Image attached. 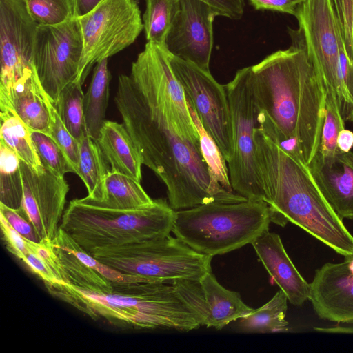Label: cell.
Segmentation results:
<instances>
[{
    "label": "cell",
    "mask_w": 353,
    "mask_h": 353,
    "mask_svg": "<svg viewBox=\"0 0 353 353\" xmlns=\"http://www.w3.org/2000/svg\"><path fill=\"white\" fill-rule=\"evenodd\" d=\"M345 128L336 96L330 92L325 96V113L319 150L324 154H333L339 149L336 140L339 132Z\"/></svg>",
    "instance_id": "836d02e7"
},
{
    "label": "cell",
    "mask_w": 353,
    "mask_h": 353,
    "mask_svg": "<svg viewBox=\"0 0 353 353\" xmlns=\"http://www.w3.org/2000/svg\"><path fill=\"white\" fill-rule=\"evenodd\" d=\"M294 17L309 57L321 77L325 91L336 98L344 120L353 116V99L342 79L339 50L342 41L332 0H305Z\"/></svg>",
    "instance_id": "ba28073f"
},
{
    "label": "cell",
    "mask_w": 353,
    "mask_h": 353,
    "mask_svg": "<svg viewBox=\"0 0 353 353\" xmlns=\"http://www.w3.org/2000/svg\"><path fill=\"white\" fill-rule=\"evenodd\" d=\"M314 330L321 332L353 334V326L336 325L331 327H314Z\"/></svg>",
    "instance_id": "f6af8a7d"
},
{
    "label": "cell",
    "mask_w": 353,
    "mask_h": 353,
    "mask_svg": "<svg viewBox=\"0 0 353 353\" xmlns=\"http://www.w3.org/2000/svg\"><path fill=\"white\" fill-rule=\"evenodd\" d=\"M179 2V0H145L143 23L147 42L163 46Z\"/></svg>",
    "instance_id": "f546056e"
},
{
    "label": "cell",
    "mask_w": 353,
    "mask_h": 353,
    "mask_svg": "<svg viewBox=\"0 0 353 353\" xmlns=\"http://www.w3.org/2000/svg\"><path fill=\"white\" fill-rule=\"evenodd\" d=\"M217 16L202 0H179L163 47L169 54L210 72L213 21Z\"/></svg>",
    "instance_id": "9a60e30c"
},
{
    "label": "cell",
    "mask_w": 353,
    "mask_h": 353,
    "mask_svg": "<svg viewBox=\"0 0 353 353\" xmlns=\"http://www.w3.org/2000/svg\"><path fill=\"white\" fill-rule=\"evenodd\" d=\"M97 141L111 170L141 181L142 159L123 123L106 120Z\"/></svg>",
    "instance_id": "44dd1931"
},
{
    "label": "cell",
    "mask_w": 353,
    "mask_h": 353,
    "mask_svg": "<svg viewBox=\"0 0 353 353\" xmlns=\"http://www.w3.org/2000/svg\"><path fill=\"white\" fill-rule=\"evenodd\" d=\"M99 201L112 208L134 209L148 206L154 199L146 193L141 182L110 170L105 179L104 199Z\"/></svg>",
    "instance_id": "484cf974"
},
{
    "label": "cell",
    "mask_w": 353,
    "mask_h": 353,
    "mask_svg": "<svg viewBox=\"0 0 353 353\" xmlns=\"http://www.w3.org/2000/svg\"><path fill=\"white\" fill-rule=\"evenodd\" d=\"M259 261L288 301L301 306L308 299L310 283L288 256L279 234L268 232L252 243Z\"/></svg>",
    "instance_id": "d6986e66"
},
{
    "label": "cell",
    "mask_w": 353,
    "mask_h": 353,
    "mask_svg": "<svg viewBox=\"0 0 353 353\" xmlns=\"http://www.w3.org/2000/svg\"><path fill=\"white\" fill-rule=\"evenodd\" d=\"M225 86L232 125L233 157L228 163L231 186L247 199L264 201L254 138L259 109L250 82V66L239 70Z\"/></svg>",
    "instance_id": "9c48e42d"
},
{
    "label": "cell",
    "mask_w": 353,
    "mask_h": 353,
    "mask_svg": "<svg viewBox=\"0 0 353 353\" xmlns=\"http://www.w3.org/2000/svg\"><path fill=\"white\" fill-rule=\"evenodd\" d=\"M209 4L218 16L240 19L245 8L244 0H202Z\"/></svg>",
    "instance_id": "ab89813d"
},
{
    "label": "cell",
    "mask_w": 353,
    "mask_h": 353,
    "mask_svg": "<svg viewBox=\"0 0 353 353\" xmlns=\"http://www.w3.org/2000/svg\"><path fill=\"white\" fill-rule=\"evenodd\" d=\"M32 17L39 25L53 26L74 17L72 0H25Z\"/></svg>",
    "instance_id": "d6a6232c"
},
{
    "label": "cell",
    "mask_w": 353,
    "mask_h": 353,
    "mask_svg": "<svg viewBox=\"0 0 353 353\" xmlns=\"http://www.w3.org/2000/svg\"><path fill=\"white\" fill-rule=\"evenodd\" d=\"M345 52L353 62V0H332Z\"/></svg>",
    "instance_id": "d590c367"
},
{
    "label": "cell",
    "mask_w": 353,
    "mask_h": 353,
    "mask_svg": "<svg viewBox=\"0 0 353 353\" xmlns=\"http://www.w3.org/2000/svg\"><path fill=\"white\" fill-rule=\"evenodd\" d=\"M31 135L43 167L61 176L69 172L75 174L70 160L50 135L34 130H32Z\"/></svg>",
    "instance_id": "1f68e13d"
},
{
    "label": "cell",
    "mask_w": 353,
    "mask_h": 353,
    "mask_svg": "<svg viewBox=\"0 0 353 353\" xmlns=\"http://www.w3.org/2000/svg\"><path fill=\"white\" fill-rule=\"evenodd\" d=\"M82 83L74 80L61 91L54 104L64 125L79 142L88 133L84 118Z\"/></svg>",
    "instance_id": "f1b7e54d"
},
{
    "label": "cell",
    "mask_w": 353,
    "mask_h": 353,
    "mask_svg": "<svg viewBox=\"0 0 353 353\" xmlns=\"http://www.w3.org/2000/svg\"><path fill=\"white\" fill-rule=\"evenodd\" d=\"M350 121H353V117H352V119H351V120H350Z\"/></svg>",
    "instance_id": "7dc6e473"
},
{
    "label": "cell",
    "mask_w": 353,
    "mask_h": 353,
    "mask_svg": "<svg viewBox=\"0 0 353 353\" xmlns=\"http://www.w3.org/2000/svg\"><path fill=\"white\" fill-rule=\"evenodd\" d=\"M290 1H293L296 4L299 5V3H302L305 0H290Z\"/></svg>",
    "instance_id": "bcb514c9"
},
{
    "label": "cell",
    "mask_w": 353,
    "mask_h": 353,
    "mask_svg": "<svg viewBox=\"0 0 353 353\" xmlns=\"http://www.w3.org/2000/svg\"><path fill=\"white\" fill-rule=\"evenodd\" d=\"M53 296L93 320L103 319L125 329L188 332L201 326L199 319L171 283H112L108 293H96L68 283L45 285Z\"/></svg>",
    "instance_id": "277c9868"
},
{
    "label": "cell",
    "mask_w": 353,
    "mask_h": 353,
    "mask_svg": "<svg viewBox=\"0 0 353 353\" xmlns=\"http://www.w3.org/2000/svg\"><path fill=\"white\" fill-rule=\"evenodd\" d=\"M23 193L18 210L34 226L39 239L52 241L59 228L69 185L64 176L45 167L35 170L20 161Z\"/></svg>",
    "instance_id": "5bb4252c"
},
{
    "label": "cell",
    "mask_w": 353,
    "mask_h": 353,
    "mask_svg": "<svg viewBox=\"0 0 353 353\" xmlns=\"http://www.w3.org/2000/svg\"><path fill=\"white\" fill-rule=\"evenodd\" d=\"M340 69L343 83L353 99V62L348 57L341 41L339 50Z\"/></svg>",
    "instance_id": "b9f144b4"
},
{
    "label": "cell",
    "mask_w": 353,
    "mask_h": 353,
    "mask_svg": "<svg viewBox=\"0 0 353 353\" xmlns=\"http://www.w3.org/2000/svg\"><path fill=\"white\" fill-rule=\"evenodd\" d=\"M103 0H72L74 14L80 17L92 10Z\"/></svg>",
    "instance_id": "7bdbcfd3"
},
{
    "label": "cell",
    "mask_w": 353,
    "mask_h": 353,
    "mask_svg": "<svg viewBox=\"0 0 353 353\" xmlns=\"http://www.w3.org/2000/svg\"><path fill=\"white\" fill-rule=\"evenodd\" d=\"M21 261L35 275L39 276L44 282L45 285L65 283L63 278L33 250L30 249V252L24 256Z\"/></svg>",
    "instance_id": "8d00e7d4"
},
{
    "label": "cell",
    "mask_w": 353,
    "mask_h": 353,
    "mask_svg": "<svg viewBox=\"0 0 353 353\" xmlns=\"http://www.w3.org/2000/svg\"><path fill=\"white\" fill-rule=\"evenodd\" d=\"M110 73L108 59L97 63L90 85L84 94L83 108L88 134L98 141L105 120L110 95Z\"/></svg>",
    "instance_id": "603a6c76"
},
{
    "label": "cell",
    "mask_w": 353,
    "mask_h": 353,
    "mask_svg": "<svg viewBox=\"0 0 353 353\" xmlns=\"http://www.w3.org/2000/svg\"><path fill=\"white\" fill-rule=\"evenodd\" d=\"M38 26L25 0H0V92L7 94L32 70Z\"/></svg>",
    "instance_id": "4fadbf2b"
},
{
    "label": "cell",
    "mask_w": 353,
    "mask_h": 353,
    "mask_svg": "<svg viewBox=\"0 0 353 353\" xmlns=\"http://www.w3.org/2000/svg\"><path fill=\"white\" fill-rule=\"evenodd\" d=\"M0 141L35 170L43 166L32 139V130L19 118L9 100L0 94Z\"/></svg>",
    "instance_id": "7402d4cb"
},
{
    "label": "cell",
    "mask_w": 353,
    "mask_h": 353,
    "mask_svg": "<svg viewBox=\"0 0 353 353\" xmlns=\"http://www.w3.org/2000/svg\"><path fill=\"white\" fill-rule=\"evenodd\" d=\"M255 155L270 221L290 222L336 253L353 256V236L327 202L307 165L272 141L256 127Z\"/></svg>",
    "instance_id": "3957f363"
},
{
    "label": "cell",
    "mask_w": 353,
    "mask_h": 353,
    "mask_svg": "<svg viewBox=\"0 0 353 353\" xmlns=\"http://www.w3.org/2000/svg\"><path fill=\"white\" fill-rule=\"evenodd\" d=\"M288 301L285 293L279 290L264 305L239 319L241 330L257 333L288 331V323L285 320Z\"/></svg>",
    "instance_id": "4316f807"
},
{
    "label": "cell",
    "mask_w": 353,
    "mask_h": 353,
    "mask_svg": "<svg viewBox=\"0 0 353 353\" xmlns=\"http://www.w3.org/2000/svg\"><path fill=\"white\" fill-rule=\"evenodd\" d=\"M50 126L49 135L61 148L78 174L79 164V142L71 134L62 121L52 101L50 103Z\"/></svg>",
    "instance_id": "e575fe53"
},
{
    "label": "cell",
    "mask_w": 353,
    "mask_h": 353,
    "mask_svg": "<svg viewBox=\"0 0 353 353\" xmlns=\"http://www.w3.org/2000/svg\"><path fill=\"white\" fill-rule=\"evenodd\" d=\"M65 283L96 293H108L112 283L82 261L72 252L52 240Z\"/></svg>",
    "instance_id": "d4e9b609"
},
{
    "label": "cell",
    "mask_w": 353,
    "mask_h": 353,
    "mask_svg": "<svg viewBox=\"0 0 353 353\" xmlns=\"http://www.w3.org/2000/svg\"><path fill=\"white\" fill-rule=\"evenodd\" d=\"M171 284L196 315L201 326L221 330L254 310L243 303L239 293L222 286L212 271L199 280H181Z\"/></svg>",
    "instance_id": "2e32d148"
},
{
    "label": "cell",
    "mask_w": 353,
    "mask_h": 353,
    "mask_svg": "<svg viewBox=\"0 0 353 353\" xmlns=\"http://www.w3.org/2000/svg\"><path fill=\"white\" fill-rule=\"evenodd\" d=\"M114 103L143 165L165 184L174 210L246 200L213 179L200 145L189 140L194 138V125L163 50L138 54L130 73L119 76Z\"/></svg>",
    "instance_id": "6da1fadb"
},
{
    "label": "cell",
    "mask_w": 353,
    "mask_h": 353,
    "mask_svg": "<svg viewBox=\"0 0 353 353\" xmlns=\"http://www.w3.org/2000/svg\"><path fill=\"white\" fill-rule=\"evenodd\" d=\"M187 103L199 134L200 147L203 157L208 165L212 177L226 190L234 192L230 184L228 168L225 159L216 142L204 129L194 110L188 102Z\"/></svg>",
    "instance_id": "4dcf8cb0"
},
{
    "label": "cell",
    "mask_w": 353,
    "mask_h": 353,
    "mask_svg": "<svg viewBox=\"0 0 353 353\" xmlns=\"http://www.w3.org/2000/svg\"><path fill=\"white\" fill-rule=\"evenodd\" d=\"M18 155L0 141V203L14 210L21 207L23 178Z\"/></svg>",
    "instance_id": "83f0119b"
},
{
    "label": "cell",
    "mask_w": 353,
    "mask_h": 353,
    "mask_svg": "<svg viewBox=\"0 0 353 353\" xmlns=\"http://www.w3.org/2000/svg\"><path fill=\"white\" fill-rule=\"evenodd\" d=\"M0 214L27 240L35 243L41 241L32 224L18 210L12 209L0 203Z\"/></svg>",
    "instance_id": "74e56055"
},
{
    "label": "cell",
    "mask_w": 353,
    "mask_h": 353,
    "mask_svg": "<svg viewBox=\"0 0 353 353\" xmlns=\"http://www.w3.org/2000/svg\"><path fill=\"white\" fill-rule=\"evenodd\" d=\"M258 10H272L295 15L297 4L290 0H249Z\"/></svg>",
    "instance_id": "60d3db41"
},
{
    "label": "cell",
    "mask_w": 353,
    "mask_h": 353,
    "mask_svg": "<svg viewBox=\"0 0 353 353\" xmlns=\"http://www.w3.org/2000/svg\"><path fill=\"white\" fill-rule=\"evenodd\" d=\"M171 68L183 87L187 102L217 144L227 163L233 157L232 125L225 85L198 66L168 52Z\"/></svg>",
    "instance_id": "8fae6325"
},
{
    "label": "cell",
    "mask_w": 353,
    "mask_h": 353,
    "mask_svg": "<svg viewBox=\"0 0 353 353\" xmlns=\"http://www.w3.org/2000/svg\"><path fill=\"white\" fill-rule=\"evenodd\" d=\"M288 30L290 47L250 66V77L259 110L283 137L299 143L307 165L321 143L326 91L301 36Z\"/></svg>",
    "instance_id": "7a4b0ae2"
},
{
    "label": "cell",
    "mask_w": 353,
    "mask_h": 353,
    "mask_svg": "<svg viewBox=\"0 0 353 353\" xmlns=\"http://www.w3.org/2000/svg\"><path fill=\"white\" fill-rule=\"evenodd\" d=\"M176 210L164 199L145 207L118 209L88 196L70 201L59 225L90 254L165 237L172 232Z\"/></svg>",
    "instance_id": "5b68a950"
},
{
    "label": "cell",
    "mask_w": 353,
    "mask_h": 353,
    "mask_svg": "<svg viewBox=\"0 0 353 353\" xmlns=\"http://www.w3.org/2000/svg\"><path fill=\"white\" fill-rule=\"evenodd\" d=\"M0 219L3 239L6 248L16 258L21 261L30 252L29 240L18 233L1 214Z\"/></svg>",
    "instance_id": "f35d334b"
},
{
    "label": "cell",
    "mask_w": 353,
    "mask_h": 353,
    "mask_svg": "<svg viewBox=\"0 0 353 353\" xmlns=\"http://www.w3.org/2000/svg\"><path fill=\"white\" fill-rule=\"evenodd\" d=\"M336 143L338 148L344 152H348L353 148V132L343 129L338 135Z\"/></svg>",
    "instance_id": "ee69618b"
},
{
    "label": "cell",
    "mask_w": 353,
    "mask_h": 353,
    "mask_svg": "<svg viewBox=\"0 0 353 353\" xmlns=\"http://www.w3.org/2000/svg\"><path fill=\"white\" fill-rule=\"evenodd\" d=\"M307 167L335 213L353 220V152L324 154L318 150Z\"/></svg>",
    "instance_id": "ac0fdd59"
},
{
    "label": "cell",
    "mask_w": 353,
    "mask_h": 353,
    "mask_svg": "<svg viewBox=\"0 0 353 353\" xmlns=\"http://www.w3.org/2000/svg\"><path fill=\"white\" fill-rule=\"evenodd\" d=\"M308 299L316 315L336 323H353V271L347 260L326 263L315 271Z\"/></svg>",
    "instance_id": "e0dca14e"
},
{
    "label": "cell",
    "mask_w": 353,
    "mask_h": 353,
    "mask_svg": "<svg viewBox=\"0 0 353 353\" xmlns=\"http://www.w3.org/2000/svg\"><path fill=\"white\" fill-rule=\"evenodd\" d=\"M77 18L83 50L75 80L82 84L94 64L133 43L143 30L135 0H103L92 10Z\"/></svg>",
    "instance_id": "30bf717a"
},
{
    "label": "cell",
    "mask_w": 353,
    "mask_h": 353,
    "mask_svg": "<svg viewBox=\"0 0 353 353\" xmlns=\"http://www.w3.org/2000/svg\"><path fill=\"white\" fill-rule=\"evenodd\" d=\"M103 263L145 282L172 283L199 280L212 271V256L199 253L176 237L163 238L104 250L92 254Z\"/></svg>",
    "instance_id": "52a82bcc"
},
{
    "label": "cell",
    "mask_w": 353,
    "mask_h": 353,
    "mask_svg": "<svg viewBox=\"0 0 353 353\" xmlns=\"http://www.w3.org/2000/svg\"><path fill=\"white\" fill-rule=\"evenodd\" d=\"M82 50L83 39L77 17L57 25L38 26L33 65L53 104L62 89L77 78Z\"/></svg>",
    "instance_id": "7c38bea8"
},
{
    "label": "cell",
    "mask_w": 353,
    "mask_h": 353,
    "mask_svg": "<svg viewBox=\"0 0 353 353\" xmlns=\"http://www.w3.org/2000/svg\"><path fill=\"white\" fill-rule=\"evenodd\" d=\"M111 167L98 141L88 134L79 141V164L77 175L83 181L88 196L94 200L104 199L105 179Z\"/></svg>",
    "instance_id": "cb8c5ba5"
},
{
    "label": "cell",
    "mask_w": 353,
    "mask_h": 353,
    "mask_svg": "<svg viewBox=\"0 0 353 353\" xmlns=\"http://www.w3.org/2000/svg\"><path fill=\"white\" fill-rule=\"evenodd\" d=\"M270 222L263 201L213 202L176 210L172 232L194 251L214 256L252 244L269 232Z\"/></svg>",
    "instance_id": "8992f818"
},
{
    "label": "cell",
    "mask_w": 353,
    "mask_h": 353,
    "mask_svg": "<svg viewBox=\"0 0 353 353\" xmlns=\"http://www.w3.org/2000/svg\"><path fill=\"white\" fill-rule=\"evenodd\" d=\"M0 94L9 100L17 115L32 130L49 135L51 99L42 87L34 65L7 94Z\"/></svg>",
    "instance_id": "ffe728a7"
}]
</instances>
